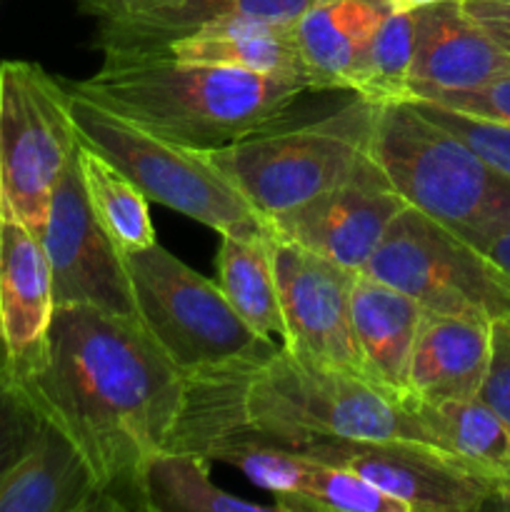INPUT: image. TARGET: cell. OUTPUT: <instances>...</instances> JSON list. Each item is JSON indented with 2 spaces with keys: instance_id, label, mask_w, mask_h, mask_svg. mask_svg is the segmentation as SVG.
<instances>
[{
  "instance_id": "obj_1",
  "label": "cell",
  "mask_w": 510,
  "mask_h": 512,
  "mask_svg": "<svg viewBox=\"0 0 510 512\" xmlns=\"http://www.w3.org/2000/svg\"><path fill=\"white\" fill-rule=\"evenodd\" d=\"M185 378L133 315L55 308L48 353L25 383L98 480L103 512H148L145 468L168 448Z\"/></svg>"
},
{
  "instance_id": "obj_2",
  "label": "cell",
  "mask_w": 510,
  "mask_h": 512,
  "mask_svg": "<svg viewBox=\"0 0 510 512\" xmlns=\"http://www.w3.org/2000/svg\"><path fill=\"white\" fill-rule=\"evenodd\" d=\"M63 83L128 123L203 153L273 128L308 93L293 80L188 63L170 53L103 58L98 73Z\"/></svg>"
},
{
  "instance_id": "obj_3",
  "label": "cell",
  "mask_w": 510,
  "mask_h": 512,
  "mask_svg": "<svg viewBox=\"0 0 510 512\" xmlns=\"http://www.w3.org/2000/svg\"><path fill=\"white\" fill-rule=\"evenodd\" d=\"M370 153L410 208L483 248L510 228V178L415 103L375 110Z\"/></svg>"
},
{
  "instance_id": "obj_4",
  "label": "cell",
  "mask_w": 510,
  "mask_h": 512,
  "mask_svg": "<svg viewBox=\"0 0 510 512\" xmlns=\"http://www.w3.org/2000/svg\"><path fill=\"white\" fill-rule=\"evenodd\" d=\"M375 110L370 100H350L335 113L290 130H260L210 153L255 213L270 220L303 208L355 173L370 153Z\"/></svg>"
},
{
  "instance_id": "obj_5",
  "label": "cell",
  "mask_w": 510,
  "mask_h": 512,
  "mask_svg": "<svg viewBox=\"0 0 510 512\" xmlns=\"http://www.w3.org/2000/svg\"><path fill=\"white\" fill-rule=\"evenodd\" d=\"M65 90L80 143L123 170L145 198L198 220L220 235H253L268 230V223L255 213L210 153L160 138L100 108L75 90Z\"/></svg>"
},
{
  "instance_id": "obj_6",
  "label": "cell",
  "mask_w": 510,
  "mask_h": 512,
  "mask_svg": "<svg viewBox=\"0 0 510 512\" xmlns=\"http://www.w3.org/2000/svg\"><path fill=\"white\" fill-rule=\"evenodd\" d=\"M133 318L185 375L210 373L275 348L233 310L223 288L160 243L123 253Z\"/></svg>"
},
{
  "instance_id": "obj_7",
  "label": "cell",
  "mask_w": 510,
  "mask_h": 512,
  "mask_svg": "<svg viewBox=\"0 0 510 512\" xmlns=\"http://www.w3.org/2000/svg\"><path fill=\"white\" fill-rule=\"evenodd\" d=\"M78 143L63 80L28 60L0 63V210L40 233Z\"/></svg>"
},
{
  "instance_id": "obj_8",
  "label": "cell",
  "mask_w": 510,
  "mask_h": 512,
  "mask_svg": "<svg viewBox=\"0 0 510 512\" xmlns=\"http://www.w3.org/2000/svg\"><path fill=\"white\" fill-rule=\"evenodd\" d=\"M410 295L425 313L510 320V278L445 225L405 208L363 270Z\"/></svg>"
},
{
  "instance_id": "obj_9",
  "label": "cell",
  "mask_w": 510,
  "mask_h": 512,
  "mask_svg": "<svg viewBox=\"0 0 510 512\" xmlns=\"http://www.w3.org/2000/svg\"><path fill=\"white\" fill-rule=\"evenodd\" d=\"M268 243L285 318L280 345L305 363L340 370L370 383L350 315V288L358 273L280 238L273 230L268 233Z\"/></svg>"
},
{
  "instance_id": "obj_10",
  "label": "cell",
  "mask_w": 510,
  "mask_h": 512,
  "mask_svg": "<svg viewBox=\"0 0 510 512\" xmlns=\"http://www.w3.org/2000/svg\"><path fill=\"white\" fill-rule=\"evenodd\" d=\"M38 238L53 275L55 308L85 305L105 313L133 315L123 253L90 210L78 150L55 183Z\"/></svg>"
},
{
  "instance_id": "obj_11",
  "label": "cell",
  "mask_w": 510,
  "mask_h": 512,
  "mask_svg": "<svg viewBox=\"0 0 510 512\" xmlns=\"http://www.w3.org/2000/svg\"><path fill=\"white\" fill-rule=\"evenodd\" d=\"M310 458L343 465L398 500L408 512L495 508V493L448 453L413 440H330L305 448Z\"/></svg>"
},
{
  "instance_id": "obj_12",
  "label": "cell",
  "mask_w": 510,
  "mask_h": 512,
  "mask_svg": "<svg viewBox=\"0 0 510 512\" xmlns=\"http://www.w3.org/2000/svg\"><path fill=\"white\" fill-rule=\"evenodd\" d=\"M405 208L403 195L368 153L345 183L268 225L280 238L350 273H363Z\"/></svg>"
},
{
  "instance_id": "obj_13",
  "label": "cell",
  "mask_w": 510,
  "mask_h": 512,
  "mask_svg": "<svg viewBox=\"0 0 510 512\" xmlns=\"http://www.w3.org/2000/svg\"><path fill=\"white\" fill-rule=\"evenodd\" d=\"M53 315V275L38 233L0 210V360L18 383L43 365Z\"/></svg>"
},
{
  "instance_id": "obj_14",
  "label": "cell",
  "mask_w": 510,
  "mask_h": 512,
  "mask_svg": "<svg viewBox=\"0 0 510 512\" xmlns=\"http://www.w3.org/2000/svg\"><path fill=\"white\" fill-rule=\"evenodd\" d=\"M410 100H438L510 73V55L465 13L460 0L415 10Z\"/></svg>"
},
{
  "instance_id": "obj_15",
  "label": "cell",
  "mask_w": 510,
  "mask_h": 512,
  "mask_svg": "<svg viewBox=\"0 0 510 512\" xmlns=\"http://www.w3.org/2000/svg\"><path fill=\"white\" fill-rule=\"evenodd\" d=\"M493 353V323L460 315L425 313L408 365L415 400L478 398Z\"/></svg>"
},
{
  "instance_id": "obj_16",
  "label": "cell",
  "mask_w": 510,
  "mask_h": 512,
  "mask_svg": "<svg viewBox=\"0 0 510 512\" xmlns=\"http://www.w3.org/2000/svg\"><path fill=\"white\" fill-rule=\"evenodd\" d=\"M393 0H320L293 25L313 90L355 93L370 43Z\"/></svg>"
},
{
  "instance_id": "obj_17",
  "label": "cell",
  "mask_w": 510,
  "mask_h": 512,
  "mask_svg": "<svg viewBox=\"0 0 510 512\" xmlns=\"http://www.w3.org/2000/svg\"><path fill=\"white\" fill-rule=\"evenodd\" d=\"M0 512H103V495L73 440L43 418L38 438L0 485Z\"/></svg>"
},
{
  "instance_id": "obj_18",
  "label": "cell",
  "mask_w": 510,
  "mask_h": 512,
  "mask_svg": "<svg viewBox=\"0 0 510 512\" xmlns=\"http://www.w3.org/2000/svg\"><path fill=\"white\" fill-rule=\"evenodd\" d=\"M350 315L370 383L405 398L410 353L425 310L393 285L358 273L350 288Z\"/></svg>"
},
{
  "instance_id": "obj_19",
  "label": "cell",
  "mask_w": 510,
  "mask_h": 512,
  "mask_svg": "<svg viewBox=\"0 0 510 512\" xmlns=\"http://www.w3.org/2000/svg\"><path fill=\"white\" fill-rule=\"evenodd\" d=\"M428 430L435 448L483 480L495 493V508L510 495V428L480 398L415 400L405 398Z\"/></svg>"
},
{
  "instance_id": "obj_20",
  "label": "cell",
  "mask_w": 510,
  "mask_h": 512,
  "mask_svg": "<svg viewBox=\"0 0 510 512\" xmlns=\"http://www.w3.org/2000/svg\"><path fill=\"white\" fill-rule=\"evenodd\" d=\"M170 55L188 63L228 65L268 78L293 80L313 90L293 28L285 25L263 23L243 15L220 18L175 40L170 45Z\"/></svg>"
},
{
  "instance_id": "obj_21",
  "label": "cell",
  "mask_w": 510,
  "mask_h": 512,
  "mask_svg": "<svg viewBox=\"0 0 510 512\" xmlns=\"http://www.w3.org/2000/svg\"><path fill=\"white\" fill-rule=\"evenodd\" d=\"M268 233L270 228L253 235H220L218 285L255 333L283 340L285 318Z\"/></svg>"
},
{
  "instance_id": "obj_22",
  "label": "cell",
  "mask_w": 510,
  "mask_h": 512,
  "mask_svg": "<svg viewBox=\"0 0 510 512\" xmlns=\"http://www.w3.org/2000/svg\"><path fill=\"white\" fill-rule=\"evenodd\" d=\"M78 160L90 210L105 233L115 240L120 253H135L158 243L150 220V200L143 190L88 145H78Z\"/></svg>"
},
{
  "instance_id": "obj_23",
  "label": "cell",
  "mask_w": 510,
  "mask_h": 512,
  "mask_svg": "<svg viewBox=\"0 0 510 512\" xmlns=\"http://www.w3.org/2000/svg\"><path fill=\"white\" fill-rule=\"evenodd\" d=\"M148 512H273L275 505L235 498L210 480V460L183 450H160L145 468Z\"/></svg>"
},
{
  "instance_id": "obj_24",
  "label": "cell",
  "mask_w": 510,
  "mask_h": 512,
  "mask_svg": "<svg viewBox=\"0 0 510 512\" xmlns=\"http://www.w3.org/2000/svg\"><path fill=\"white\" fill-rule=\"evenodd\" d=\"M205 458L210 463L220 460V463L233 465L250 483L268 490L275 500L290 498V495L298 493L315 463L303 450L288 448V445H280L275 440L253 433L215 443Z\"/></svg>"
},
{
  "instance_id": "obj_25",
  "label": "cell",
  "mask_w": 510,
  "mask_h": 512,
  "mask_svg": "<svg viewBox=\"0 0 510 512\" xmlns=\"http://www.w3.org/2000/svg\"><path fill=\"white\" fill-rule=\"evenodd\" d=\"M415 28L418 15L415 10L390 13L375 33L365 58L360 85L355 90L358 98L375 105L405 103L410 100V70L415 55Z\"/></svg>"
},
{
  "instance_id": "obj_26",
  "label": "cell",
  "mask_w": 510,
  "mask_h": 512,
  "mask_svg": "<svg viewBox=\"0 0 510 512\" xmlns=\"http://www.w3.org/2000/svg\"><path fill=\"white\" fill-rule=\"evenodd\" d=\"M273 505L278 512H408L355 470L320 460L298 493Z\"/></svg>"
},
{
  "instance_id": "obj_27",
  "label": "cell",
  "mask_w": 510,
  "mask_h": 512,
  "mask_svg": "<svg viewBox=\"0 0 510 512\" xmlns=\"http://www.w3.org/2000/svg\"><path fill=\"white\" fill-rule=\"evenodd\" d=\"M43 415L18 380L0 378V485L38 438Z\"/></svg>"
},
{
  "instance_id": "obj_28",
  "label": "cell",
  "mask_w": 510,
  "mask_h": 512,
  "mask_svg": "<svg viewBox=\"0 0 510 512\" xmlns=\"http://www.w3.org/2000/svg\"><path fill=\"white\" fill-rule=\"evenodd\" d=\"M418 105L430 120L443 125L453 135L470 145L483 160H488L495 170L510 178V125L490 123V120L473 118V115L458 113L445 105L428 103V100H410Z\"/></svg>"
},
{
  "instance_id": "obj_29",
  "label": "cell",
  "mask_w": 510,
  "mask_h": 512,
  "mask_svg": "<svg viewBox=\"0 0 510 512\" xmlns=\"http://www.w3.org/2000/svg\"><path fill=\"white\" fill-rule=\"evenodd\" d=\"M428 103L445 105V108H453L458 113L473 115L480 120H490V123L510 125V73L498 75V78L488 80L473 90L443 95V98L428 100Z\"/></svg>"
},
{
  "instance_id": "obj_30",
  "label": "cell",
  "mask_w": 510,
  "mask_h": 512,
  "mask_svg": "<svg viewBox=\"0 0 510 512\" xmlns=\"http://www.w3.org/2000/svg\"><path fill=\"white\" fill-rule=\"evenodd\" d=\"M478 398L510 428V330L505 320L493 323V353Z\"/></svg>"
},
{
  "instance_id": "obj_31",
  "label": "cell",
  "mask_w": 510,
  "mask_h": 512,
  "mask_svg": "<svg viewBox=\"0 0 510 512\" xmlns=\"http://www.w3.org/2000/svg\"><path fill=\"white\" fill-rule=\"evenodd\" d=\"M465 13L510 55V0H460Z\"/></svg>"
},
{
  "instance_id": "obj_32",
  "label": "cell",
  "mask_w": 510,
  "mask_h": 512,
  "mask_svg": "<svg viewBox=\"0 0 510 512\" xmlns=\"http://www.w3.org/2000/svg\"><path fill=\"white\" fill-rule=\"evenodd\" d=\"M173 3V0H78L80 10L93 18H103V15L115 13H133V10L155 8V5Z\"/></svg>"
},
{
  "instance_id": "obj_33",
  "label": "cell",
  "mask_w": 510,
  "mask_h": 512,
  "mask_svg": "<svg viewBox=\"0 0 510 512\" xmlns=\"http://www.w3.org/2000/svg\"><path fill=\"white\" fill-rule=\"evenodd\" d=\"M480 250L510 278V228L495 233Z\"/></svg>"
},
{
  "instance_id": "obj_34",
  "label": "cell",
  "mask_w": 510,
  "mask_h": 512,
  "mask_svg": "<svg viewBox=\"0 0 510 512\" xmlns=\"http://www.w3.org/2000/svg\"><path fill=\"white\" fill-rule=\"evenodd\" d=\"M433 3H440V0H393V10L395 13H405V10H418Z\"/></svg>"
},
{
  "instance_id": "obj_35",
  "label": "cell",
  "mask_w": 510,
  "mask_h": 512,
  "mask_svg": "<svg viewBox=\"0 0 510 512\" xmlns=\"http://www.w3.org/2000/svg\"><path fill=\"white\" fill-rule=\"evenodd\" d=\"M500 508H503V510H510V495H508V498L503 500V503H500Z\"/></svg>"
},
{
  "instance_id": "obj_36",
  "label": "cell",
  "mask_w": 510,
  "mask_h": 512,
  "mask_svg": "<svg viewBox=\"0 0 510 512\" xmlns=\"http://www.w3.org/2000/svg\"><path fill=\"white\" fill-rule=\"evenodd\" d=\"M5 375V365H3V360H0V378H3Z\"/></svg>"
},
{
  "instance_id": "obj_37",
  "label": "cell",
  "mask_w": 510,
  "mask_h": 512,
  "mask_svg": "<svg viewBox=\"0 0 510 512\" xmlns=\"http://www.w3.org/2000/svg\"><path fill=\"white\" fill-rule=\"evenodd\" d=\"M505 325H508V330H510V320H505Z\"/></svg>"
}]
</instances>
